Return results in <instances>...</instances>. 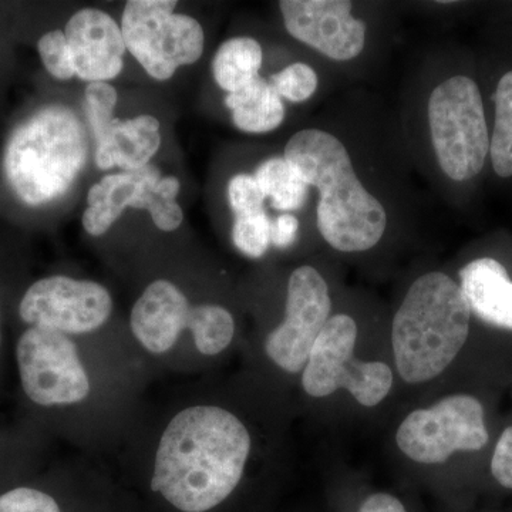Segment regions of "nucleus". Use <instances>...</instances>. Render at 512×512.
Returning a JSON list of instances; mask_svg holds the SVG:
<instances>
[{"label":"nucleus","instance_id":"6ab92c4d","mask_svg":"<svg viewBox=\"0 0 512 512\" xmlns=\"http://www.w3.org/2000/svg\"><path fill=\"white\" fill-rule=\"evenodd\" d=\"M264 63V50L254 37H232L222 43L212 59L215 82L227 94L258 79Z\"/></svg>","mask_w":512,"mask_h":512},{"label":"nucleus","instance_id":"0eeeda50","mask_svg":"<svg viewBox=\"0 0 512 512\" xmlns=\"http://www.w3.org/2000/svg\"><path fill=\"white\" fill-rule=\"evenodd\" d=\"M357 325L349 315L330 316L303 369L302 386L312 397L348 390L362 406L382 403L393 386V373L382 362L356 359Z\"/></svg>","mask_w":512,"mask_h":512},{"label":"nucleus","instance_id":"f8f14e48","mask_svg":"<svg viewBox=\"0 0 512 512\" xmlns=\"http://www.w3.org/2000/svg\"><path fill=\"white\" fill-rule=\"evenodd\" d=\"M279 10L293 39L330 60L350 62L365 50L366 23L348 0H282Z\"/></svg>","mask_w":512,"mask_h":512},{"label":"nucleus","instance_id":"473e14b6","mask_svg":"<svg viewBox=\"0 0 512 512\" xmlns=\"http://www.w3.org/2000/svg\"><path fill=\"white\" fill-rule=\"evenodd\" d=\"M0 343H2V332H0Z\"/></svg>","mask_w":512,"mask_h":512},{"label":"nucleus","instance_id":"423d86ee","mask_svg":"<svg viewBox=\"0 0 512 512\" xmlns=\"http://www.w3.org/2000/svg\"><path fill=\"white\" fill-rule=\"evenodd\" d=\"M175 8V0H130L121 18L127 52L158 82L171 79L178 67L194 64L204 52L200 22Z\"/></svg>","mask_w":512,"mask_h":512},{"label":"nucleus","instance_id":"5701e85b","mask_svg":"<svg viewBox=\"0 0 512 512\" xmlns=\"http://www.w3.org/2000/svg\"><path fill=\"white\" fill-rule=\"evenodd\" d=\"M271 218L266 211L239 215L232 225V242L249 258H262L271 247Z\"/></svg>","mask_w":512,"mask_h":512},{"label":"nucleus","instance_id":"c85d7f7f","mask_svg":"<svg viewBox=\"0 0 512 512\" xmlns=\"http://www.w3.org/2000/svg\"><path fill=\"white\" fill-rule=\"evenodd\" d=\"M229 207L235 217L265 211V195L254 174H237L229 180L227 187Z\"/></svg>","mask_w":512,"mask_h":512},{"label":"nucleus","instance_id":"4468645a","mask_svg":"<svg viewBox=\"0 0 512 512\" xmlns=\"http://www.w3.org/2000/svg\"><path fill=\"white\" fill-rule=\"evenodd\" d=\"M190 301L173 282L158 279L134 303L130 328L138 342L153 355L174 348L185 329L190 330Z\"/></svg>","mask_w":512,"mask_h":512},{"label":"nucleus","instance_id":"aec40b11","mask_svg":"<svg viewBox=\"0 0 512 512\" xmlns=\"http://www.w3.org/2000/svg\"><path fill=\"white\" fill-rule=\"evenodd\" d=\"M254 175L274 210L292 214L305 205L311 187L284 156L268 158L258 165Z\"/></svg>","mask_w":512,"mask_h":512},{"label":"nucleus","instance_id":"c756f323","mask_svg":"<svg viewBox=\"0 0 512 512\" xmlns=\"http://www.w3.org/2000/svg\"><path fill=\"white\" fill-rule=\"evenodd\" d=\"M491 474L503 487L512 490V426L504 430L495 446Z\"/></svg>","mask_w":512,"mask_h":512},{"label":"nucleus","instance_id":"9b49d317","mask_svg":"<svg viewBox=\"0 0 512 512\" xmlns=\"http://www.w3.org/2000/svg\"><path fill=\"white\" fill-rule=\"evenodd\" d=\"M113 312V299L103 285L53 275L29 286L19 303L26 325L82 335L100 329Z\"/></svg>","mask_w":512,"mask_h":512},{"label":"nucleus","instance_id":"393cba45","mask_svg":"<svg viewBox=\"0 0 512 512\" xmlns=\"http://www.w3.org/2000/svg\"><path fill=\"white\" fill-rule=\"evenodd\" d=\"M181 183L174 175L161 177L156 187V197L148 208L151 220L161 231L171 232L181 227L184 221V212L177 202Z\"/></svg>","mask_w":512,"mask_h":512},{"label":"nucleus","instance_id":"7ed1b4c3","mask_svg":"<svg viewBox=\"0 0 512 512\" xmlns=\"http://www.w3.org/2000/svg\"><path fill=\"white\" fill-rule=\"evenodd\" d=\"M471 309L460 285L443 272L413 282L393 319L394 360L404 382L441 375L466 345Z\"/></svg>","mask_w":512,"mask_h":512},{"label":"nucleus","instance_id":"9d476101","mask_svg":"<svg viewBox=\"0 0 512 512\" xmlns=\"http://www.w3.org/2000/svg\"><path fill=\"white\" fill-rule=\"evenodd\" d=\"M330 313L325 278L313 266H299L289 276L284 322L266 338V355L285 372H302Z\"/></svg>","mask_w":512,"mask_h":512},{"label":"nucleus","instance_id":"2f4dec72","mask_svg":"<svg viewBox=\"0 0 512 512\" xmlns=\"http://www.w3.org/2000/svg\"><path fill=\"white\" fill-rule=\"evenodd\" d=\"M359 512H407L402 501L390 494L377 493L370 495L360 505Z\"/></svg>","mask_w":512,"mask_h":512},{"label":"nucleus","instance_id":"f3484780","mask_svg":"<svg viewBox=\"0 0 512 512\" xmlns=\"http://www.w3.org/2000/svg\"><path fill=\"white\" fill-rule=\"evenodd\" d=\"M96 143V164L100 170H140L160 150V121L150 114L124 121L117 119Z\"/></svg>","mask_w":512,"mask_h":512},{"label":"nucleus","instance_id":"39448f33","mask_svg":"<svg viewBox=\"0 0 512 512\" xmlns=\"http://www.w3.org/2000/svg\"><path fill=\"white\" fill-rule=\"evenodd\" d=\"M427 120L441 171L457 183L477 177L490 154V131L477 83L464 74L441 82L430 94Z\"/></svg>","mask_w":512,"mask_h":512},{"label":"nucleus","instance_id":"bb28decb","mask_svg":"<svg viewBox=\"0 0 512 512\" xmlns=\"http://www.w3.org/2000/svg\"><path fill=\"white\" fill-rule=\"evenodd\" d=\"M37 52L43 66L57 80H70L76 76L72 53L63 30H50L39 39Z\"/></svg>","mask_w":512,"mask_h":512},{"label":"nucleus","instance_id":"20e7f679","mask_svg":"<svg viewBox=\"0 0 512 512\" xmlns=\"http://www.w3.org/2000/svg\"><path fill=\"white\" fill-rule=\"evenodd\" d=\"M86 127L69 107L46 106L10 134L3 171L23 204L42 207L70 190L86 163Z\"/></svg>","mask_w":512,"mask_h":512},{"label":"nucleus","instance_id":"4be33fe9","mask_svg":"<svg viewBox=\"0 0 512 512\" xmlns=\"http://www.w3.org/2000/svg\"><path fill=\"white\" fill-rule=\"evenodd\" d=\"M495 120L490 157L498 177H512V70L505 73L494 93Z\"/></svg>","mask_w":512,"mask_h":512},{"label":"nucleus","instance_id":"a878e982","mask_svg":"<svg viewBox=\"0 0 512 512\" xmlns=\"http://www.w3.org/2000/svg\"><path fill=\"white\" fill-rule=\"evenodd\" d=\"M86 97V113L92 128L93 136L100 140L117 119L114 109L117 106V90L109 83H89L84 92Z\"/></svg>","mask_w":512,"mask_h":512},{"label":"nucleus","instance_id":"7c9ffc66","mask_svg":"<svg viewBox=\"0 0 512 512\" xmlns=\"http://www.w3.org/2000/svg\"><path fill=\"white\" fill-rule=\"evenodd\" d=\"M299 220L293 214L285 212L271 222V245L278 249L292 247L298 239Z\"/></svg>","mask_w":512,"mask_h":512},{"label":"nucleus","instance_id":"1a4fd4ad","mask_svg":"<svg viewBox=\"0 0 512 512\" xmlns=\"http://www.w3.org/2000/svg\"><path fill=\"white\" fill-rule=\"evenodd\" d=\"M397 446L416 463L441 464L457 451L487 446L483 404L467 394H453L410 413L396 434Z\"/></svg>","mask_w":512,"mask_h":512},{"label":"nucleus","instance_id":"f03ea898","mask_svg":"<svg viewBox=\"0 0 512 512\" xmlns=\"http://www.w3.org/2000/svg\"><path fill=\"white\" fill-rule=\"evenodd\" d=\"M284 157L318 190L316 224L330 248L359 254L382 241L389 222L386 208L362 183L338 136L322 128H303L289 138Z\"/></svg>","mask_w":512,"mask_h":512},{"label":"nucleus","instance_id":"ddd939ff","mask_svg":"<svg viewBox=\"0 0 512 512\" xmlns=\"http://www.w3.org/2000/svg\"><path fill=\"white\" fill-rule=\"evenodd\" d=\"M64 35L79 79L107 83L119 76L127 47L121 26L109 13L94 8L79 10L67 22Z\"/></svg>","mask_w":512,"mask_h":512},{"label":"nucleus","instance_id":"dca6fc26","mask_svg":"<svg viewBox=\"0 0 512 512\" xmlns=\"http://www.w3.org/2000/svg\"><path fill=\"white\" fill-rule=\"evenodd\" d=\"M460 288L477 318L495 328L512 330V281L497 259L478 258L464 266Z\"/></svg>","mask_w":512,"mask_h":512},{"label":"nucleus","instance_id":"6e6552de","mask_svg":"<svg viewBox=\"0 0 512 512\" xmlns=\"http://www.w3.org/2000/svg\"><path fill=\"white\" fill-rule=\"evenodd\" d=\"M20 384L30 402L43 407L83 402L90 379L76 343L57 330L29 326L16 343Z\"/></svg>","mask_w":512,"mask_h":512},{"label":"nucleus","instance_id":"a211bd4d","mask_svg":"<svg viewBox=\"0 0 512 512\" xmlns=\"http://www.w3.org/2000/svg\"><path fill=\"white\" fill-rule=\"evenodd\" d=\"M225 106L235 127L249 134L271 133L281 127L286 116L284 100L261 76L238 92L227 94Z\"/></svg>","mask_w":512,"mask_h":512},{"label":"nucleus","instance_id":"2eb2a0df","mask_svg":"<svg viewBox=\"0 0 512 512\" xmlns=\"http://www.w3.org/2000/svg\"><path fill=\"white\" fill-rule=\"evenodd\" d=\"M161 175L154 165L136 171H121L101 178L90 188L82 222L87 234L101 237L127 208L146 210L153 202Z\"/></svg>","mask_w":512,"mask_h":512},{"label":"nucleus","instance_id":"cd10ccee","mask_svg":"<svg viewBox=\"0 0 512 512\" xmlns=\"http://www.w3.org/2000/svg\"><path fill=\"white\" fill-rule=\"evenodd\" d=\"M0 512H63L55 497L33 485H16L0 493Z\"/></svg>","mask_w":512,"mask_h":512},{"label":"nucleus","instance_id":"b1692460","mask_svg":"<svg viewBox=\"0 0 512 512\" xmlns=\"http://www.w3.org/2000/svg\"><path fill=\"white\" fill-rule=\"evenodd\" d=\"M268 82L282 100L305 103L318 90L319 77L309 64L296 62L275 73Z\"/></svg>","mask_w":512,"mask_h":512},{"label":"nucleus","instance_id":"f257e3e1","mask_svg":"<svg viewBox=\"0 0 512 512\" xmlns=\"http://www.w3.org/2000/svg\"><path fill=\"white\" fill-rule=\"evenodd\" d=\"M249 453L251 436L235 414L188 407L161 436L151 488L178 511H210L241 483Z\"/></svg>","mask_w":512,"mask_h":512},{"label":"nucleus","instance_id":"412c9836","mask_svg":"<svg viewBox=\"0 0 512 512\" xmlns=\"http://www.w3.org/2000/svg\"><path fill=\"white\" fill-rule=\"evenodd\" d=\"M190 332L202 355L217 356L234 339V318L220 305L192 306Z\"/></svg>","mask_w":512,"mask_h":512}]
</instances>
